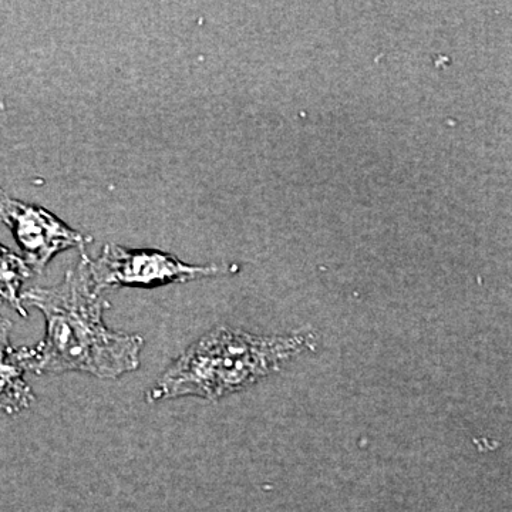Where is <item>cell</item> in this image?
Wrapping results in <instances>:
<instances>
[{"instance_id": "6da1fadb", "label": "cell", "mask_w": 512, "mask_h": 512, "mask_svg": "<svg viewBox=\"0 0 512 512\" xmlns=\"http://www.w3.org/2000/svg\"><path fill=\"white\" fill-rule=\"evenodd\" d=\"M23 305L33 306L46 320V335L33 348H19L26 372H79L119 379L140 367L144 339L107 328L103 315L110 303L90 279L87 255L55 286L23 291Z\"/></svg>"}, {"instance_id": "7a4b0ae2", "label": "cell", "mask_w": 512, "mask_h": 512, "mask_svg": "<svg viewBox=\"0 0 512 512\" xmlns=\"http://www.w3.org/2000/svg\"><path fill=\"white\" fill-rule=\"evenodd\" d=\"M316 346L315 333L259 336L218 326L171 363L148 390L146 400L157 403L194 396L215 402L278 373Z\"/></svg>"}, {"instance_id": "3957f363", "label": "cell", "mask_w": 512, "mask_h": 512, "mask_svg": "<svg viewBox=\"0 0 512 512\" xmlns=\"http://www.w3.org/2000/svg\"><path fill=\"white\" fill-rule=\"evenodd\" d=\"M90 279L97 293L109 289H154L184 284L235 271L231 265H191L158 249H130L109 244L97 258L87 256Z\"/></svg>"}, {"instance_id": "277c9868", "label": "cell", "mask_w": 512, "mask_h": 512, "mask_svg": "<svg viewBox=\"0 0 512 512\" xmlns=\"http://www.w3.org/2000/svg\"><path fill=\"white\" fill-rule=\"evenodd\" d=\"M0 221L13 238L33 274H42L56 255L67 249H83L93 241L46 208L10 197L0 187Z\"/></svg>"}, {"instance_id": "5b68a950", "label": "cell", "mask_w": 512, "mask_h": 512, "mask_svg": "<svg viewBox=\"0 0 512 512\" xmlns=\"http://www.w3.org/2000/svg\"><path fill=\"white\" fill-rule=\"evenodd\" d=\"M25 373L18 349L0 359V412L13 416L35 403V394L26 383Z\"/></svg>"}, {"instance_id": "8992f818", "label": "cell", "mask_w": 512, "mask_h": 512, "mask_svg": "<svg viewBox=\"0 0 512 512\" xmlns=\"http://www.w3.org/2000/svg\"><path fill=\"white\" fill-rule=\"evenodd\" d=\"M32 275L35 274L22 255L0 244V302L15 309L23 318H28L22 302L23 285Z\"/></svg>"}, {"instance_id": "52a82bcc", "label": "cell", "mask_w": 512, "mask_h": 512, "mask_svg": "<svg viewBox=\"0 0 512 512\" xmlns=\"http://www.w3.org/2000/svg\"><path fill=\"white\" fill-rule=\"evenodd\" d=\"M10 329H12V322L5 318L0 319V359H5L15 349L10 345Z\"/></svg>"}, {"instance_id": "ba28073f", "label": "cell", "mask_w": 512, "mask_h": 512, "mask_svg": "<svg viewBox=\"0 0 512 512\" xmlns=\"http://www.w3.org/2000/svg\"><path fill=\"white\" fill-rule=\"evenodd\" d=\"M0 305H2V302H0ZM0 319H2V316H0Z\"/></svg>"}]
</instances>
